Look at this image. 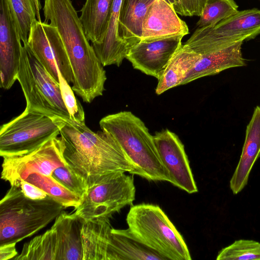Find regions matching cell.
Listing matches in <instances>:
<instances>
[{
  "instance_id": "1",
  "label": "cell",
  "mask_w": 260,
  "mask_h": 260,
  "mask_svg": "<svg viewBox=\"0 0 260 260\" xmlns=\"http://www.w3.org/2000/svg\"><path fill=\"white\" fill-rule=\"evenodd\" d=\"M62 121L59 138L64 158L88 188L118 173L135 175L134 165L110 134L94 132L85 122Z\"/></svg>"
},
{
  "instance_id": "2",
  "label": "cell",
  "mask_w": 260,
  "mask_h": 260,
  "mask_svg": "<svg viewBox=\"0 0 260 260\" xmlns=\"http://www.w3.org/2000/svg\"><path fill=\"white\" fill-rule=\"evenodd\" d=\"M45 22L56 28L65 47L74 81L72 88L84 102L91 103L105 90L106 71L87 39L71 0H45Z\"/></svg>"
},
{
  "instance_id": "3",
  "label": "cell",
  "mask_w": 260,
  "mask_h": 260,
  "mask_svg": "<svg viewBox=\"0 0 260 260\" xmlns=\"http://www.w3.org/2000/svg\"><path fill=\"white\" fill-rule=\"evenodd\" d=\"M101 130L111 135L135 168V175L149 181L170 182L153 136L141 119L129 111L108 115L100 121Z\"/></svg>"
},
{
  "instance_id": "4",
  "label": "cell",
  "mask_w": 260,
  "mask_h": 260,
  "mask_svg": "<svg viewBox=\"0 0 260 260\" xmlns=\"http://www.w3.org/2000/svg\"><path fill=\"white\" fill-rule=\"evenodd\" d=\"M64 207L48 196L32 200L11 186L0 202V245L17 243L36 234L55 219Z\"/></svg>"
},
{
  "instance_id": "5",
  "label": "cell",
  "mask_w": 260,
  "mask_h": 260,
  "mask_svg": "<svg viewBox=\"0 0 260 260\" xmlns=\"http://www.w3.org/2000/svg\"><path fill=\"white\" fill-rule=\"evenodd\" d=\"M128 228L120 234L145 245L165 260H191L188 247L181 234L159 206L133 205L127 214Z\"/></svg>"
},
{
  "instance_id": "6",
  "label": "cell",
  "mask_w": 260,
  "mask_h": 260,
  "mask_svg": "<svg viewBox=\"0 0 260 260\" xmlns=\"http://www.w3.org/2000/svg\"><path fill=\"white\" fill-rule=\"evenodd\" d=\"M17 80L25 98V110L53 118L70 119L59 83L39 62L27 44H23Z\"/></svg>"
},
{
  "instance_id": "7",
  "label": "cell",
  "mask_w": 260,
  "mask_h": 260,
  "mask_svg": "<svg viewBox=\"0 0 260 260\" xmlns=\"http://www.w3.org/2000/svg\"><path fill=\"white\" fill-rule=\"evenodd\" d=\"M62 118L25 110L3 124L0 129V155L3 158L28 153L58 137Z\"/></svg>"
},
{
  "instance_id": "8",
  "label": "cell",
  "mask_w": 260,
  "mask_h": 260,
  "mask_svg": "<svg viewBox=\"0 0 260 260\" xmlns=\"http://www.w3.org/2000/svg\"><path fill=\"white\" fill-rule=\"evenodd\" d=\"M260 35V10L238 11L215 25L198 28L183 44L199 54L221 50Z\"/></svg>"
},
{
  "instance_id": "9",
  "label": "cell",
  "mask_w": 260,
  "mask_h": 260,
  "mask_svg": "<svg viewBox=\"0 0 260 260\" xmlns=\"http://www.w3.org/2000/svg\"><path fill=\"white\" fill-rule=\"evenodd\" d=\"M135 196L133 176L118 173L89 188L74 213L84 220L109 218L125 206L132 205Z\"/></svg>"
},
{
  "instance_id": "10",
  "label": "cell",
  "mask_w": 260,
  "mask_h": 260,
  "mask_svg": "<svg viewBox=\"0 0 260 260\" xmlns=\"http://www.w3.org/2000/svg\"><path fill=\"white\" fill-rule=\"evenodd\" d=\"M66 165L62 145L57 137L28 153L3 157L1 178L11 186H19L30 174L52 176L55 169Z\"/></svg>"
},
{
  "instance_id": "11",
  "label": "cell",
  "mask_w": 260,
  "mask_h": 260,
  "mask_svg": "<svg viewBox=\"0 0 260 260\" xmlns=\"http://www.w3.org/2000/svg\"><path fill=\"white\" fill-rule=\"evenodd\" d=\"M27 44L37 60L56 81L59 83V72L69 84L73 83L70 60L55 26L36 20L31 26Z\"/></svg>"
},
{
  "instance_id": "12",
  "label": "cell",
  "mask_w": 260,
  "mask_h": 260,
  "mask_svg": "<svg viewBox=\"0 0 260 260\" xmlns=\"http://www.w3.org/2000/svg\"><path fill=\"white\" fill-rule=\"evenodd\" d=\"M154 140L170 183L188 193L198 191L184 146L178 136L168 129L156 132Z\"/></svg>"
},
{
  "instance_id": "13",
  "label": "cell",
  "mask_w": 260,
  "mask_h": 260,
  "mask_svg": "<svg viewBox=\"0 0 260 260\" xmlns=\"http://www.w3.org/2000/svg\"><path fill=\"white\" fill-rule=\"evenodd\" d=\"M183 37L174 36L151 42L140 41L130 48L126 58L134 69L158 80L174 55L182 46Z\"/></svg>"
},
{
  "instance_id": "14",
  "label": "cell",
  "mask_w": 260,
  "mask_h": 260,
  "mask_svg": "<svg viewBox=\"0 0 260 260\" xmlns=\"http://www.w3.org/2000/svg\"><path fill=\"white\" fill-rule=\"evenodd\" d=\"M0 1L1 87L8 90L17 80L23 44L8 1Z\"/></svg>"
},
{
  "instance_id": "15",
  "label": "cell",
  "mask_w": 260,
  "mask_h": 260,
  "mask_svg": "<svg viewBox=\"0 0 260 260\" xmlns=\"http://www.w3.org/2000/svg\"><path fill=\"white\" fill-rule=\"evenodd\" d=\"M189 34L185 21L165 0H155L144 19L140 41L151 42Z\"/></svg>"
},
{
  "instance_id": "16",
  "label": "cell",
  "mask_w": 260,
  "mask_h": 260,
  "mask_svg": "<svg viewBox=\"0 0 260 260\" xmlns=\"http://www.w3.org/2000/svg\"><path fill=\"white\" fill-rule=\"evenodd\" d=\"M259 156L260 106H256L247 125L240 159L230 181L233 194H238L247 184L250 173Z\"/></svg>"
},
{
  "instance_id": "17",
  "label": "cell",
  "mask_w": 260,
  "mask_h": 260,
  "mask_svg": "<svg viewBox=\"0 0 260 260\" xmlns=\"http://www.w3.org/2000/svg\"><path fill=\"white\" fill-rule=\"evenodd\" d=\"M243 43L239 42L221 50L200 54V58L181 85L203 77L216 75L230 68L246 66L242 53Z\"/></svg>"
},
{
  "instance_id": "18",
  "label": "cell",
  "mask_w": 260,
  "mask_h": 260,
  "mask_svg": "<svg viewBox=\"0 0 260 260\" xmlns=\"http://www.w3.org/2000/svg\"><path fill=\"white\" fill-rule=\"evenodd\" d=\"M154 1L122 0L117 34L119 40L129 50L140 42L144 19Z\"/></svg>"
},
{
  "instance_id": "19",
  "label": "cell",
  "mask_w": 260,
  "mask_h": 260,
  "mask_svg": "<svg viewBox=\"0 0 260 260\" xmlns=\"http://www.w3.org/2000/svg\"><path fill=\"white\" fill-rule=\"evenodd\" d=\"M109 219L84 220L81 231L83 260H107L112 229Z\"/></svg>"
},
{
  "instance_id": "20",
  "label": "cell",
  "mask_w": 260,
  "mask_h": 260,
  "mask_svg": "<svg viewBox=\"0 0 260 260\" xmlns=\"http://www.w3.org/2000/svg\"><path fill=\"white\" fill-rule=\"evenodd\" d=\"M84 220L75 213L62 211L52 226L61 241L60 260H83L81 231Z\"/></svg>"
},
{
  "instance_id": "21",
  "label": "cell",
  "mask_w": 260,
  "mask_h": 260,
  "mask_svg": "<svg viewBox=\"0 0 260 260\" xmlns=\"http://www.w3.org/2000/svg\"><path fill=\"white\" fill-rule=\"evenodd\" d=\"M114 0H86L80 11V20L91 45L102 43L107 31Z\"/></svg>"
},
{
  "instance_id": "22",
  "label": "cell",
  "mask_w": 260,
  "mask_h": 260,
  "mask_svg": "<svg viewBox=\"0 0 260 260\" xmlns=\"http://www.w3.org/2000/svg\"><path fill=\"white\" fill-rule=\"evenodd\" d=\"M122 0H114L106 34L102 43L91 45L103 67L115 64L119 67L129 49L119 39L118 17Z\"/></svg>"
},
{
  "instance_id": "23",
  "label": "cell",
  "mask_w": 260,
  "mask_h": 260,
  "mask_svg": "<svg viewBox=\"0 0 260 260\" xmlns=\"http://www.w3.org/2000/svg\"><path fill=\"white\" fill-rule=\"evenodd\" d=\"M201 55L182 45L174 55L162 76L158 80L155 93L160 94L181 85L187 74L193 68Z\"/></svg>"
},
{
  "instance_id": "24",
  "label": "cell",
  "mask_w": 260,
  "mask_h": 260,
  "mask_svg": "<svg viewBox=\"0 0 260 260\" xmlns=\"http://www.w3.org/2000/svg\"><path fill=\"white\" fill-rule=\"evenodd\" d=\"M165 260L158 253L112 228L107 260Z\"/></svg>"
},
{
  "instance_id": "25",
  "label": "cell",
  "mask_w": 260,
  "mask_h": 260,
  "mask_svg": "<svg viewBox=\"0 0 260 260\" xmlns=\"http://www.w3.org/2000/svg\"><path fill=\"white\" fill-rule=\"evenodd\" d=\"M25 180L41 189L64 208L76 209L82 202L81 197L67 188L52 176L36 173L30 174Z\"/></svg>"
},
{
  "instance_id": "26",
  "label": "cell",
  "mask_w": 260,
  "mask_h": 260,
  "mask_svg": "<svg viewBox=\"0 0 260 260\" xmlns=\"http://www.w3.org/2000/svg\"><path fill=\"white\" fill-rule=\"evenodd\" d=\"M10 12L23 45L28 36L40 8L39 0H7Z\"/></svg>"
},
{
  "instance_id": "27",
  "label": "cell",
  "mask_w": 260,
  "mask_h": 260,
  "mask_svg": "<svg viewBox=\"0 0 260 260\" xmlns=\"http://www.w3.org/2000/svg\"><path fill=\"white\" fill-rule=\"evenodd\" d=\"M238 11L235 0H207L197 26L201 28L215 25Z\"/></svg>"
},
{
  "instance_id": "28",
  "label": "cell",
  "mask_w": 260,
  "mask_h": 260,
  "mask_svg": "<svg viewBox=\"0 0 260 260\" xmlns=\"http://www.w3.org/2000/svg\"><path fill=\"white\" fill-rule=\"evenodd\" d=\"M217 260H260V243L240 239L220 250Z\"/></svg>"
},
{
  "instance_id": "29",
  "label": "cell",
  "mask_w": 260,
  "mask_h": 260,
  "mask_svg": "<svg viewBox=\"0 0 260 260\" xmlns=\"http://www.w3.org/2000/svg\"><path fill=\"white\" fill-rule=\"evenodd\" d=\"M52 176L61 184L83 199L88 186L67 165L60 166L54 170Z\"/></svg>"
},
{
  "instance_id": "30",
  "label": "cell",
  "mask_w": 260,
  "mask_h": 260,
  "mask_svg": "<svg viewBox=\"0 0 260 260\" xmlns=\"http://www.w3.org/2000/svg\"><path fill=\"white\" fill-rule=\"evenodd\" d=\"M59 85L64 103L70 114V119L80 123L85 122V113L74 91L59 72Z\"/></svg>"
},
{
  "instance_id": "31",
  "label": "cell",
  "mask_w": 260,
  "mask_h": 260,
  "mask_svg": "<svg viewBox=\"0 0 260 260\" xmlns=\"http://www.w3.org/2000/svg\"><path fill=\"white\" fill-rule=\"evenodd\" d=\"M207 0H175L174 9L184 16H200Z\"/></svg>"
},
{
  "instance_id": "32",
  "label": "cell",
  "mask_w": 260,
  "mask_h": 260,
  "mask_svg": "<svg viewBox=\"0 0 260 260\" xmlns=\"http://www.w3.org/2000/svg\"><path fill=\"white\" fill-rule=\"evenodd\" d=\"M19 187L25 196L32 200L42 199L48 196L41 189L25 180L20 182Z\"/></svg>"
},
{
  "instance_id": "33",
  "label": "cell",
  "mask_w": 260,
  "mask_h": 260,
  "mask_svg": "<svg viewBox=\"0 0 260 260\" xmlns=\"http://www.w3.org/2000/svg\"><path fill=\"white\" fill-rule=\"evenodd\" d=\"M17 243H10L0 245V260L13 259L18 255L16 249Z\"/></svg>"
},
{
  "instance_id": "34",
  "label": "cell",
  "mask_w": 260,
  "mask_h": 260,
  "mask_svg": "<svg viewBox=\"0 0 260 260\" xmlns=\"http://www.w3.org/2000/svg\"><path fill=\"white\" fill-rule=\"evenodd\" d=\"M168 2L174 8V6L175 5V0H168Z\"/></svg>"
},
{
  "instance_id": "35",
  "label": "cell",
  "mask_w": 260,
  "mask_h": 260,
  "mask_svg": "<svg viewBox=\"0 0 260 260\" xmlns=\"http://www.w3.org/2000/svg\"><path fill=\"white\" fill-rule=\"evenodd\" d=\"M165 1H166V2H167L169 3V2H168V0H165Z\"/></svg>"
},
{
  "instance_id": "36",
  "label": "cell",
  "mask_w": 260,
  "mask_h": 260,
  "mask_svg": "<svg viewBox=\"0 0 260 260\" xmlns=\"http://www.w3.org/2000/svg\"><path fill=\"white\" fill-rule=\"evenodd\" d=\"M260 1V0H259Z\"/></svg>"
}]
</instances>
